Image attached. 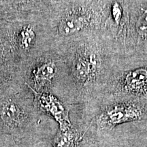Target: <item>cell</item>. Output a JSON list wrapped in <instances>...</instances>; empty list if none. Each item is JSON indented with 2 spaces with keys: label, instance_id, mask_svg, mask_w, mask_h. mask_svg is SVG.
I'll return each instance as SVG.
<instances>
[{
  "label": "cell",
  "instance_id": "6da1fadb",
  "mask_svg": "<svg viewBox=\"0 0 147 147\" xmlns=\"http://www.w3.org/2000/svg\"><path fill=\"white\" fill-rule=\"evenodd\" d=\"M15 96L0 99V147H32L38 144V121L34 110Z\"/></svg>",
  "mask_w": 147,
  "mask_h": 147
},
{
  "label": "cell",
  "instance_id": "7a4b0ae2",
  "mask_svg": "<svg viewBox=\"0 0 147 147\" xmlns=\"http://www.w3.org/2000/svg\"><path fill=\"white\" fill-rule=\"evenodd\" d=\"M146 115V110L141 103L117 102L102 110L97 117V125L100 129H111L118 125L142 120Z\"/></svg>",
  "mask_w": 147,
  "mask_h": 147
},
{
  "label": "cell",
  "instance_id": "3957f363",
  "mask_svg": "<svg viewBox=\"0 0 147 147\" xmlns=\"http://www.w3.org/2000/svg\"><path fill=\"white\" fill-rule=\"evenodd\" d=\"M101 58L93 49H85L77 53L73 62V73L81 86L93 82L100 73Z\"/></svg>",
  "mask_w": 147,
  "mask_h": 147
},
{
  "label": "cell",
  "instance_id": "277c9868",
  "mask_svg": "<svg viewBox=\"0 0 147 147\" xmlns=\"http://www.w3.org/2000/svg\"><path fill=\"white\" fill-rule=\"evenodd\" d=\"M115 93L134 97H147V65L125 71L114 86Z\"/></svg>",
  "mask_w": 147,
  "mask_h": 147
},
{
  "label": "cell",
  "instance_id": "5b68a950",
  "mask_svg": "<svg viewBox=\"0 0 147 147\" xmlns=\"http://www.w3.org/2000/svg\"><path fill=\"white\" fill-rule=\"evenodd\" d=\"M79 134L70 123L60 125L59 129L53 139L54 147H79Z\"/></svg>",
  "mask_w": 147,
  "mask_h": 147
},
{
  "label": "cell",
  "instance_id": "8992f818",
  "mask_svg": "<svg viewBox=\"0 0 147 147\" xmlns=\"http://www.w3.org/2000/svg\"><path fill=\"white\" fill-rule=\"evenodd\" d=\"M88 24L85 16L71 14L63 18L59 25V32L63 36H68L81 31Z\"/></svg>",
  "mask_w": 147,
  "mask_h": 147
},
{
  "label": "cell",
  "instance_id": "52a82bcc",
  "mask_svg": "<svg viewBox=\"0 0 147 147\" xmlns=\"http://www.w3.org/2000/svg\"><path fill=\"white\" fill-rule=\"evenodd\" d=\"M57 72V66L53 61L42 64L37 68L34 73L35 82L38 87L49 83L54 78Z\"/></svg>",
  "mask_w": 147,
  "mask_h": 147
},
{
  "label": "cell",
  "instance_id": "ba28073f",
  "mask_svg": "<svg viewBox=\"0 0 147 147\" xmlns=\"http://www.w3.org/2000/svg\"><path fill=\"white\" fill-rule=\"evenodd\" d=\"M35 33L30 27L23 28L20 33V44L24 49H27L32 45L35 39Z\"/></svg>",
  "mask_w": 147,
  "mask_h": 147
},
{
  "label": "cell",
  "instance_id": "9c48e42d",
  "mask_svg": "<svg viewBox=\"0 0 147 147\" xmlns=\"http://www.w3.org/2000/svg\"><path fill=\"white\" fill-rule=\"evenodd\" d=\"M136 29L140 38L147 40V12L143 13L136 19Z\"/></svg>",
  "mask_w": 147,
  "mask_h": 147
},
{
  "label": "cell",
  "instance_id": "30bf717a",
  "mask_svg": "<svg viewBox=\"0 0 147 147\" xmlns=\"http://www.w3.org/2000/svg\"><path fill=\"white\" fill-rule=\"evenodd\" d=\"M112 17L117 25H119L122 21L123 12L121 6L117 3H115L112 8Z\"/></svg>",
  "mask_w": 147,
  "mask_h": 147
}]
</instances>
